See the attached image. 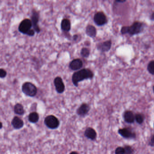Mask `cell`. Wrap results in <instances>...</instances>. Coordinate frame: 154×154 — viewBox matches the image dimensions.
<instances>
[{
    "instance_id": "6da1fadb",
    "label": "cell",
    "mask_w": 154,
    "mask_h": 154,
    "mask_svg": "<svg viewBox=\"0 0 154 154\" xmlns=\"http://www.w3.org/2000/svg\"><path fill=\"white\" fill-rule=\"evenodd\" d=\"M94 74L91 70L88 68L81 69L72 75V82L75 87H78L79 82L87 79H91L94 77Z\"/></svg>"
},
{
    "instance_id": "7a4b0ae2",
    "label": "cell",
    "mask_w": 154,
    "mask_h": 154,
    "mask_svg": "<svg viewBox=\"0 0 154 154\" xmlns=\"http://www.w3.org/2000/svg\"><path fill=\"white\" fill-rule=\"evenodd\" d=\"M145 25L142 22L136 21L134 22L131 26H124L121 29L122 35L128 34L130 36L138 35L143 32Z\"/></svg>"
},
{
    "instance_id": "3957f363",
    "label": "cell",
    "mask_w": 154,
    "mask_h": 154,
    "mask_svg": "<svg viewBox=\"0 0 154 154\" xmlns=\"http://www.w3.org/2000/svg\"><path fill=\"white\" fill-rule=\"evenodd\" d=\"M22 91L25 95L30 97H33L37 95L36 86L31 82H25L22 85Z\"/></svg>"
},
{
    "instance_id": "277c9868",
    "label": "cell",
    "mask_w": 154,
    "mask_h": 154,
    "mask_svg": "<svg viewBox=\"0 0 154 154\" xmlns=\"http://www.w3.org/2000/svg\"><path fill=\"white\" fill-rule=\"evenodd\" d=\"M44 123L48 128L55 129L59 126L60 122L57 117L53 115L47 116L44 119Z\"/></svg>"
},
{
    "instance_id": "5b68a950",
    "label": "cell",
    "mask_w": 154,
    "mask_h": 154,
    "mask_svg": "<svg viewBox=\"0 0 154 154\" xmlns=\"http://www.w3.org/2000/svg\"><path fill=\"white\" fill-rule=\"evenodd\" d=\"M32 23L31 19H25L21 22L18 27V30L21 33L24 35H28L32 29Z\"/></svg>"
},
{
    "instance_id": "8992f818",
    "label": "cell",
    "mask_w": 154,
    "mask_h": 154,
    "mask_svg": "<svg viewBox=\"0 0 154 154\" xmlns=\"http://www.w3.org/2000/svg\"><path fill=\"white\" fill-rule=\"evenodd\" d=\"M93 19L94 22L97 26H103L108 23L107 16L102 11H99L95 13Z\"/></svg>"
},
{
    "instance_id": "52a82bcc",
    "label": "cell",
    "mask_w": 154,
    "mask_h": 154,
    "mask_svg": "<svg viewBox=\"0 0 154 154\" xmlns=\"http://www.w3.org/2000/svg\"><path fill=\"white\" fill-rule=\"evenodd\" d=\"M39 14L37 11L33 9L32 11L31 15V21L32 23V27L35 32L39 33L41 31V29L39 26Z\"/></svg>"
},
{
    "instance_id": "ba28073f",
    "label": "cell",
    "mask_w": 154,
    "mask_h": 154,
    "mask_svg": "<svg viewBox=\"0 0 154 154\" xmlns=\"http://www.w3.org/2000/svg\"><path fill=\"white\" fill-rule=\"evenodd\" d=\"M56 91L59 94L63 93L65 89V85L63 79L61 77H57L55 78L53 81Z\"/></svg>"
},
{
    "instance_id": "9c48e42d",
    "label": "cell",
    "mask_w": 154,
    "mask_h": 154,
    "mask_svg": "<svg viewBox=\"0 0 154 154\" xmlns=\"http://www.w3.org/2000/svg\"><path fill=\"white\" fill-rule=\"evenodd\" d=\"M112 42L111 39L96 44V47L97 50L102 53L109 52L111 49Z\"/></svg>"
},
{
    "instance_id": "30bf717a",
    "label": "cell",
    "mask_w": 154,
    "mask_h": 154,
    "mask_svg": "<svg viewBox=\"0 0 154 154\" xmlns=\"http://www.w3.org/2000/svg\"><path fill=\"white\" fill-rule=\"evenodd\" d=\"M118 133L123 137L126 139H133L136 137V134L133 133L131 129L128 128H123L120 129L118 131Z\"/></svg>"
},
{
    "instance_id": "8fae6325",
    "label": "cell",
    "mask_w": 154,
    "mask_h": 154,
    "mask_svg": "<svg viewBox=\"0 0 154 154\" xmlns=\"http://www.w3.org/2000/svg\"><path fill=\"white\" fill-rule=\"evenodd\" d=\"M90 106L87 103H83L80 107L78 108L77 110V113L78 115L81 117L85 116L88 114L90 110Z\"/></svg>"
},
{
    "instance_id": "7c38bea8",
    "label": "cell",
    "mask_w": 154,
    "mask_h": 154,
    "mask_svg": "<svg viewBox=\"0 0 154 154\" xmlns=\"http://www.w3.org/2000/svg\"><path fill=\"white\" fill-rule=\"evenodd\" d=\"M83 61L80 58L75 59L71 61L69 64V68L72 71H77L83 67Z\"/></svg>"
},
{
    "instance_id": "4fadbf2b",
    "label": "cell",
    "mask_w": 154,
    "mask_h": 154,
    "mask_svg": "<svg viewBox=\"0 0 154 154\" xmlns=\"http://www.w3.org/2000/svg\"><path fill=\"white\" fill-rule=\"evenodd\" d=\"M11 125L15 129H20L23 127L24 123L23 120L17 116L14 117L11 121Z\"/></svg>"
},
{
    "instance_id": "5bb4252c",
    "label": "cell",
    "mask_w": 154,
    "mask_h": 154,
    "mask_svg": "<svg viewBox=\"0 0 154 154\" xmlns=\"http://www.w3.org/2000/svg\"><path fill=\"white\" fill-rule=\"evenodd\" d=\"M84 135L88 139L92 141L95 140L97 137V133L96 131L92 127H89L86 128L85 131Z\"/></svg>"
},
{
    "instance_id": "9a60e30c",
    "label": "cell",
    "mask_w": 154,
    "mask_h": 154,
    "mask_svg": "<svg viewBox=\"0 0 154 154\" xmlns=\"http://www.w3.org/2000/svg\"><path fill=\"white\" fill-rule=\"evenodd\" d=\"M85 33L89 37L95 38L97 35V30L95 26L91 25H89L85 29Z\"/></svg>"
},
{
    "instance_id": "2e32d148",
    "label": "cell",
    "mask_w": 154,
    "mask_h": 154,
    "mask_svg": "<svg viewBox=\"0 0 154 154\" xmlns=\"http://www.w3.org/2000/svg\"><path fill=\"white\" fill-rule=\"evenodd\" d=\"M61 28L63 31L68 32L71 29V23L68 19H63L61 23Z\"/></svg>"
},
{
    "instance_id": "e0dca14e",
    "label": "cell",
    "mask_w": 154,
    "mask_h": 154,
    "mask_svg": "<svg viewBox=\"0 0 154 154\" xmlns=\"http://www.w3.org/2000/svg\"><path fill=\"white\" fill-rule=\"evenodd\" d=\"M124 120L128 123H133L135 121V115L131 111H126L123 115Z\"/></svg>"
},
{
    "instance_id": "ac0fdd59",
    "label": "cell",
    "mask_w": 154,
    "mask_h": 154,
    "mask_svg": "<svg viewBox=\"0 0 154 154\" xmlns=\"http://www.w3.org/2000/svg\"><path fill=\"white\" fill-rule=\"evenodd\" d=\"M14 111L15 114L19 115H23L25 113L23 106L21 103H16L14 107Z\"/></svg>"
},
{
    "instance_id": "d6986e66",
    "label": "cell",
    "mask_w": 154,
    "mask_h": 154,
    "mask_svg": "<svg viewBox=\"0 0 154 154\" xmlns=\"http://www.w3.org/2000/svg\"><path fill=\"white\" fill-rule=\"evenodd\" d=\"M39 116L37 112H32L28 116V120L30 123H35L39 121Z\"/></svg>"
},
{
    "instance_id": "ffe728a7",
    "label": "cell",
    "mask_w": 154,
    "mask_h": 154,
    "mask_svg": "<svg viewBox=\"0 0 154 154\" xmlns=\"http://www.w3.org/2000/svg\"><path fill=\"white\" fill-rule=\"evenodd\" d=\"M90 55V50L87 47H82L81 49V55L84 58H88Z\"/></svg>"
},
{
    "instance_id": "44dd1931",
    "label": "cell",
    "mask_w": 154,
    "mask_h": 154,
    "mask_svg": "<svg viewBox=\"0 0 154 154\" xmlns=\"http://www.w3.org/2000/svg\"><path fill=\"white\" fill-rule=\"evenodd\" d=\"M147 69L149 73L154 75V60L149 62L147 67Z\"/></svg>"
},
{
    "instance_id": "7402d4cb",
    "label": "cell",
    "mask_w": 154,
    "mask_h": 154,
    "mask_svg": "<svg viewBox=\"0 0 154 154\" xmlns=\"http://www.w3.org/2000/svg\"><path fill=\"white\" fill-rule=\"evenodd\" d=\"M145 117L141 113H137L135 115V120L138 124H141L143 123Z\"/></svg>"
},
{
    "instance_id": "603a6c76",
    "label": "cell",
    "mask_w": 154,
    "mask_h": 154,
    "mask_svg": "<svg viewBox=\"0 0 154 154\" xmlns=\"http://www.w3.org/2000/svg\"><path fill=\"white\" fill-rule=\"evenodd\" d=\"M125 154H133L134 151L133 148L129 145H126L124 147Z\"/></svg>"
},
{
    "instance_id": "cb8c5ba5",
    "label": "cell",
    "mask_w": 154,
    "mask_h": 154,
    "mask_svg": "<svg viewBox=\"0 0 154 154\" xmlns=\"http://www.w3.org/2000/svg\"><path fill=\"white\" fill-rule=\"evenodd\" d=\"M115 153V154H125L124 148L118 147L116 149Z\"/></svg>"
},
{
    "instance_id": "d4e9b609",
    "label": "cell",
    "mask_w": 154,
    "mask_h": 154,
    "mask_svg": "<svg viewBox=\"0 0 154 154\" xmlns=\"http://www.w3.org/2000/svg\"><path fill=\"white\" fill-rule=\"evenodd\" d=\"M7 72L5 69L1 68L0 69V77L1 78H4L7 77Z\"/></svg>"
},
{
    "instance_id": "484cf974",
    "label": "cell",
    "mask_w": 154,
    "mask_h": 154,
    "mask_svg": "<svg viewBox=\"0 0 154 154\" xmlns=\"http://www.w3.org/2000/svg\"><path fill=\"white\" fill-rule=\"evenodd\" d=\"M150 145L151 146H154V135L152 136L151 137V143H150Z\"/></svg>"
},
{
    "instance_id": "4316f807",
    "label": "cell",
    "mask_w": 154,
    "mask_h": 154,
    "mask_svg": "<svg viewBox=\"0 0 154 154\" xmlns=\"http://www.w3.org/2000/svg\"><path fill=\"white\" fill-rule=\"evenodd\" d=\"M78 38H79V36H78V35H74L73 36V40L74 41H76L78 39Z\"/></svg>"
},
{
    "instance_id": "83f0119b",
    "label": "cell",
    "mask_w": 154,
    "mask_h": 154,
    "mask_svg": "<svg viewBox=\"0 0 154 154\" xmlns=\"http://www.w3.org/2000/svg\"><path fill=\"white\" fill-rule=\"evenodd\" d=\"M150 19L151 21H154V12L151 14V15H150Z\"/></svg>"
},
{
    "instance_id": "f1b7e54d",
    "label": "cell",
    "mask_w": 154,
    "mask_h": 154,
    "mask_svg": "<svg viewBox=\"0 0 154 154\" xmlns=\"http://www.w3.org/2000/svg\"><path fill=\"white\" fill-rule=\"evenodd\" d=\"M126 1H116L115 2H117V3H124V2H126Z\"/></svg>"
},
{
    "instance_id": "f546056e",
    "label": "cell",
    "mask_w": 154,
    "mask_h": 154,
    "mask_svg": "<svg viewBox=\"0 0 154 154\" xmlns=\"http://www.w3.org/2000/svg\"><path fill=\"white\" fill-rule=\"evenodd\" d=\"M70 154H79L76 151H72V152H71Z\"/></svg>"
},
{
    "instance_id": "4dcf8cb0",
    "label": "cell",
    "mask_w": 154,
    "mask_h": 154,
    "mask_svg": "<svg viewBox=\"0 0 154 154\" xmlns=\"http://www.w3.org/2000/svg\"><path fill=\"white\" fill-rule=\"evenodd\" d=\"M2 128V123H1V129Z\"/></svg>"
},
{
    "instance_id": "1f68e13d",
    "label": "cell",
    "mask_w": 154,
    "mask_h": 154,
    "mask_svg": "<svg viewBox=\"0 0 154 154\" xmlns=\"http://www.w3.org/2000/svg\"><path fill=\"white\" fill-rule=\"evenodd\" d=\"M153 91L154 93V86H153Z\"/></svg>"
},
{
    "instance_id": "d6a6232c",
    "label": "cell",
    "mask_w": 154,
    "mask_h": 154,
    "mask_svg": "<svg viewBox=\"0 0 154 154\" xmlns=\"http://www.w3.org/2000/svg\"></svg>"
}]
</instances>
